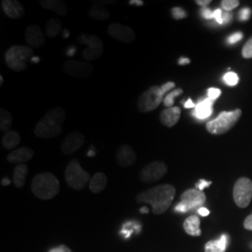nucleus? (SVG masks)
<instances>
[{
    "mask_svg": "<svg viewBox=\"0 0 252 252\" xmlns=\"http://www.w3.org/2000/svg\"><path fill=\"white\" fill-rule=\"evenodd\" d=\"M176 195V189L170 184H162L155 186L151 189L136 195L137 203L150 204L153 207V212L156 215H161L167 211L171 206Z\"/></svg>",
    "mask_w": 252,
    "mask_h": 252,
    "instance_id": "1",
    "label": "nucleus"
},
{
    "mask_svg": "<svg viewBox=\"0 0 252 252\" xmlns=\"http://www.w3.org/2000/svg\"><path fill=\"white\" fill-rule=\"evenodd\" d=\"M33 194L41 200L54 198L60 190V182L52 173H41L36 175L31 184Z\"/></svg>",
    "mask_w": 252,
    "mask_h": 252,
    "instance_id": "2",
    "label": "nucleus"
},
{
    "mask_svg": "<svg viewBox=\"0 0 252 252\" xmlns=\"http://www.w3.org/2000/svg\"><path fill=\"white\" fill-rule=\"evenodd\" d=\"M34 57V50L28 46L10 47L5 54L6 63L12 71L22 72L27 69L28 61Z\"/></svg>",
    "mask_w": 252,
    "mask_h": 252,
    "instance_id": "3",
    "label": "nucleus"
},
{
    "mask_svg": "<svg viewBox=\"0 0 252 252\" xmlns=\"http://www.w3.org/2000/svg\"><path fill=\"white\" fill-rule=\"evenodd\" d=\"M242 115V111L236 108L233 111H223L216 119L208 122L207 130L212 135H222L230 131Z\"/></svg>",
    "mask_w": 252,
    "mask_h": 252,
    "instance_id": "4",
    "label": "nucleus"
},
{
    "mask_svg": "<svg viewBox=\"0 0 252 252\" xmlns=\"http://www.w3.org/2000/svg\"><path fill=\"white\" fill-rule=\"evenodd\" d=\"M64 179L69 188L76 190L83 189L87 183L90 182V174L81 167L79 160L72 159L67 164L64 171Z\"/></svg>",
    "mask_w": 252,
    "mask_h": 252,
    "instance_id": "5",
    "label": "nucleus"
},
{
    "mask_svg": "<svg viewBox=\"0 0 252 252\" xmlns=\"http://www.w3.org/2000/svg\"><path fill=\"white\" fill-rule=\"evenodd\" d=\"M163 92L160 86L154 85L145 91L137 100V108L140 112H151L155 110L163 101Z\"/></svg>",
    "mask_w": 252,
    "mask_h": 252,
    "instance_id": "6",
    "label": "nucleus"
},
{
    "mask_svg": "<svg viewBox=\"0 0 252 252\" xmlns=\"http://www.w3.org/2000/svg\"><path fill=\"white\" fill-rule=\"evenodd\" d=\"M79 42L82 45L87 46L83 51V57L86 61L91 62L99 59L104 52V44L99 37L94 35L82 34L79 37Z\"/></svg>",
    "mask_w": 252,
    "mask_h": 252,
    "instance_id": "7",
    "label": "nucleus"
},
{
    "mask_svg": "<svg viewBox=\"0 0 252 252\" xmlns=\"http://www.w3.org/2000/svg\"><path fill=\"white\" fill-rule=\"evenodd\" d=\"M252 199V181L248 178H241L234 184V200L237 207H248Z\"/></svg>",
    "mask_w": 252,
    "mask_h": 252,
    "instance_id": "8",
    "label": "nucleus"
},
{
    "mask_svg": "<svg viewBox=\"0 0 252 252\" xmlns=\"http://www.w3.org/2000/svg\"><path fill=\"white\" fill-rule=\"evenodd\" d=\"M167 173V165L162 161L150 162L139 173V179L145 183H153L162 179Z\"/></svg>",
    "mask_w": 252,
    "mask_h": 252,
    "instance_id": "9",
    "label": "nucleus"
},
{
    "mask_svg": "<svg viewBox=\"0 0 252 252\" xmlns=\"http://www.w3.org/2000/svg\"><path fill=\"white\" fill-rule=\"evenodd\" d=\"M63 69L70 77L77 79H86L94 71V66L87 62L68 60L63 63Z\"/></svg>",
    "mask_w": 252,
    "mask_h": 252,
    "instance_id": "10",
    "label": "nucleus"
},
{
    "mask_svg": "<svg viewBox=\"0 0 252 252\" xmlns=\"http://www.w3.org/2000/svg\"><path fill=\"white\" fill-rule=\"evenodd\" d=\"M63 131V127L53 121L43 118L40 120L35 127V135L43 139H51L60 135Z\"/></svg>",
    "mask_w": 252,
    "mask_h": 252,
    "instance_id": "11",
    "label": "nucleus"
},
{
    "mask_svg": "<svg viewBox=\"0 0 252 252\" xmlns=\"http://www.w3.org/2000/svg\"><path fill=\"white\" fill-rule=\"evenodd\" d=\"M206 201L207 196L205 192L197 189H187L180 196V202L187 207L188 211L203 207Z\"/></svg>",
    "mask_w": 252,
    "mask_h": 252,
    "instance_id": "12",
    "label": "nucleus"
},
{
    "mask_svg": "<svg viewBox=\"0 0 252 252\" xmlns=\"http://www.w3.org/2000/svg\"><path fill=\"white\" fill-rule=\"evenodd\" d=\"M109 36L124 43H131L135 39V31L131 27L121 24H110L108 27Z\"/></svg>",
    "mask_w": 252,
    "mask_h": 252,
    "instance_id": "13",
    "label": "nucleus"
},
{
    "mask_svg": "<svg viewBox=\"0 0 252 252\" xmlns=\"http://www.w3.org/2000/svg\"><path fill=\"white\" fill-rule=\"evenodd\" d=\"M85 143V136L81 132H74L67 135L61 144V151L64 155H71L79 151Z\"/></svg>",
    "mask_w": 252,
    "mask_h": 252,
    "instance_id": "14",
    "label": "nucleus"
},
{
    "mask_svg": "<svg viewBox=\"0 0 252 252\" xmlns=\"http://www.w3.org/2000/svg\"><path fill=\"white\" fill-rule=\"evenodd\" d=\"M137 155L132 146L124 144L118 149L116 153V162L120 166L125 168L130 167L135 163Z\"/></svg>",
    "mask_w": 252,
    "mask_h": 252,
    "instance_id": "15",
    "label": "nucleus"
},
{
    "mask_svg": "<svg viewBox=\"0 0 252 252\" xmlns=\"http://www.w3.org/2000/svg\"><path fill=\"white\" fill-rule=\"evenodd\" d=\"M26 39L30 48H40L45 44L46 37L41 28L36 25L28 26L26 30Z\"/></svg>",
    "mask_w": 252,
    "mask_h": 252,
    "instance_id": "16",
    "label": "nucleus"
},
{
    "mask_svg": "<svg viewBox=\"0 0 252 252\" xmlns=\"http://www.w3.org/2000/svg\"><path fill=\"white\" fill-rule=\"evenodd\" d=\"M1 6L5 14L10 19L21 18L26 12L24 6L15 0H3L1 2Z\"/></svg>",
    "mask_w": 252,
    "mask_h": 252,
    "instance_id": "17",
    "label": "nucleus"
},
{
    "mask_svg": "<svg viewBox=\"0 0 252 252\" xmlns=\"http://www.w3.org/2000/svg\"><path fill=\"white\" fill-rule=\"evenodd\" d=\"M34 156V151L27 147H22L11 151L9 153L7 160L10 163H17V164H24L25 162L30 161Z\"/></svg>",
    "mask_w": 252,
    "mask_h": 252,
    "instance_id": "18",
    "label": "nucleus"
},
{
    "mask_svg": "<svg viewBox=\"0 0 252 252\" xmlns=\"http://www.w3.org/2000/svg\"><path fill=\"white\" fill-rule=\"evenodd\" d=\"M214 102H215L214 100L209 99L208 97L200 101L196 104L194 110L192 112V115L198 120H205L210 117L213 112L212 108H213Z\"/></svg>",
    "mask_w": 252,
    "mask_h": 252,
    "instance_id": "19",
    "label": "nucleus"
},
{
    "mask_svg": "<svg viewBox=\"0 0 252 252\" xmlns=\"http://www.w3.org/2000/svg\"><path fill=\"white\" fill-rule=\"evenodd\" d=\"M180 114L181 110L179 107L165 108L161 112L160 121L163 126L166 127H173L180 121Z\"/></svg>",
    "mask_w": 252,
    "mask_h": 252,
    "instance_id": "20",
    "label": "nucleus"
},
{
    "mask_svg": "<svg viewBox=\"0 0 252 252\" xmlns=\"http://www.w3.org/2000/svg\"><path fill=\"white\" fill-rule=\"evenodd\" d=\"M39 4L44 9L54 11L60 16H65L68 12L66 4L61 0H42L39 2Z\"/></svg>",
    "mask_w": 252,
    "mask_h": 252,
    "instance_id": "21",
    "label": "nucleus"
},
{
    "mask_svg": "<svg viewBox=\"0 0 252 252\" xmlns=\"http://www.w3.org/2000/svg\"><path fill=\"white\" fill-rule=\"evenodd\" d=\"M108 184V178L104 173L98 172L94 174L90 182H89V188L93 193H100L102 192Z\"/></svg>",
    "mask_w": 252,
    "mask_h": 252,
    "instance_id": "22",
    "label": "nucleus"
},
{
    "mask_svg": "<svg viewBox=\"0 0 252 252\" xmlns=\"http://www.w3.org/2000/svg\"><path fill=\"white\" fill-rule=\"evenodd\" d=\"M184 231L191 236H200L202 231L200 229V219L196 215L188 217L183 223Z\"/></svg>",
    "mask_w": 252,
    "mask_h": 252,
    "instance_id": "23",
    "label": "nucleus"
},
{
    "mask_svg": "<svg viewBox=\"0 0 252 252\" xmlns=\"http://www.w3.org/2000/svg\"><path fill=\"white\" fill-rule=\"evenodd\" d=\"M88 16L96 21H107L110 17V12L104 5L94 3L89 9Z\"/></svg>",
    "mask_w": 252,
    "mask_h": 252,
    "instance_id": "24",
    "label": "nucleus"
},
{
    "mask_svg": "<svg viewBox=\"0 0 252 252\" xmlns=\"http://www.w3.org/2000/svg\"><path fill=\"white\" fill-rule=\"evenodd\" d=\"M228 245V236L222 234L219 239L211 240L205 246V252H225Z\"/></svg>",
    "mask_w": 252,
    "mask_h": 252,
    "instance_id": "25",
    "label": "nucleus"
},
{
    "mask_svg": "<svg viewBox=\"0 0 252 252\" xmlns=\"http://www.w3.org/2000/svg\"><path fill=\"white\" fill-rule=\"evenodd\" d=\"M28 174V166L27 164H18L13 171V183L16 188H23L25 186L27 176Z\"/></svg>",
    "mask_w": 252,
    "mask_h": 252,
    "instance_id": "26",
    "label": "nucleus"
},
{
    "mask_svg": "<svg viewBox=\"0 0 252 252\" xmlns=\"http://www.w3.org/2000/svg\"><path fill=\"white\" fill-rule=\"evenodd\" d=\"M21 142V136L17 131L10 130L2 137V146L6 150L16 148Z\"/></svg>",
    "mask_w": 252,
    "mask_h": 252,
    "instance_id": "27",
    "label": "nucleus"
},
{
    "mask_svg": "<svg viewBox=\"0 0 252 252\" xmlns=\"http://www.w3.org/2000/svg\"><path fill=\"white\" fill-rule=\"evenodd\" d=\"M44 117L53 121V122L60 125V126H62V124H63V122L65 121L66 113H65L64 108H61V107H56V108H52L51 110H49L46 113Z\"/></svg>",
    "mask_w": 252,
    "mask_h": 252,
    "instance_id": "28",
    "label": "nucleus"
},
{
    "mask_svg": "<svg viewBox=\"0 0 252 252\" xmlns=\"http://www.w3.org/2000/svg\"><path fill=\"white\" fill-rule=\"evenodd\" d=\"M45 31L49 37H55L62 31V23L58 19H50L46 24Z\"/></svg>",
    "mask_w": 252,
    "mask_h": 252,
    "instance_id": "29",
    "label": "nucleus"
},
{
    "mask_svg": "<svg viewBox=\"0 0 252 252\" xmlns=\"http://www.w3.org/2000/svg\"><path fill=\"white\" fill-rule=\"evenodd\" d=\"M12 122L13 118L11 113L6 108H1L0 109V128L4 132H9L10 131V128L12 126Z\"/></svg>",
    "mask_w": 252,
    "mask_h": 252,
    "instance_id": "30",
    "label": "nucleus"
},
{
    "mask_svg": "<svg viewBox=\"0 0 252 252\" xmlns=\"http://www.w3.org/2000/svg\"><path fill=\"white\" fill-rule=\"evenodd\" d=\"M181 94H183L182 89H176V90L172 91L170 93H168L166 94V96L163 98V105L164 107L167 108H173L174 105V99L180 95Z\"/></svg>",
    "mask_w": 252,
    "mask_h": 252,
    "instance_id": "31",
    "label": "nucleus"
},
{
    "mask_svg": "<svg viewBox=\"0 0 252 252\" xmlns=\"http://www.w3.org/2000/svg\"><path fill=\"white\" fill-rule=\"evenodd\" d=\"M223 81L225 82L227 85L229 86H234L238 83L239 81V78L238 75L234 72H227L225 75L223 76Z\"/></svg>",
    "mask_w": 252,
    "mask_h": 252,
    "instance_id": "32",
    "label": "nucleus"
},
{
    "mask_svg": "<svg viewBox=\"0 0 252 252\" xmlns=\"http://www.w3.org/2000/svg\"><path fill=\"white\" fill-rule=\"evenodd\" d=\"M239 5L238 0H223L221 1V7L225 11H231L237 8Z\"/></svg>",
    "mask_w": 252,
    "mask_h": 252,
    "instance_id": "33",
    "label": "nucleus"
},
{
    "mask_svg": "<svg viewBox=\"0 0 252 252\" xmlns=\"http://www.w3.org/2000/svg\"><path fill=\"white\" fill-rule=\"evenodd\" d=\"M242 55L246 59L252 58V36L244 45L243 49H242Z\"/></svg>",
    "mask_w": 252,
    "mask_h": 252,
    "instance_id": "34",
    "label": "nucleus"
},
{
    "mask_svg": "<svg viewBox=\"0 0 252 252\" xmlns=\"http://www.w3.org/2000/svg\"><path fill=\"white\" fill-rule=\"evenodd\" d=\"M172 17L175 19V20H180V19L185 18L187 16V13L184 9L179 8V7H176V8H173L171 10Z\"/></svg>",
    "mask_w": 252,
    "mask_h": 252,
    "instance_id": "35",
    "label": "nucleus"
},
{
    "mask_svg": "<svg viewBox=\"0 0 252 252\" xmlns=\"http://www.w3.org/2000/svg\"><path fill=\"white\" fill-rule=\"evenodd\" d=\"M242 38H243V34L241 32H236L227 38V43L230 45H233L234 43L240 41Z\"/></svg>",
    "mask_w": 252,
    "mask_h": 252,
    "instance_id": "36",
    "label": "nucleus"
},
{
    "mask_svg": "<svg viewBox=\"0 0 252 252\" xmlns=\"http://www.w3.org/2000/svg\"><path fill=\"white\" fill-rule=\"evenodd\" d=\"M220 94H221V91L218 88H209L207 90V97L209 99L215 101L220 95Z\"/></svg>",
    "mask_w": 252,
    "mask_h": 252,
    "instance_id": "37",
    "label": "nucleus"
},
{
    "mask_svg": "<svg viewBox=\"0 0 252 252\" xmlns=\"http://www.w3.org/2000/svg\"><path fill=\"white\" fill-rule=\"evenodd\" d=\"M239 20L240 21H248L252 16V9L249 8H245L239 11Z\"/></svg>",
    "mask_w": 252,
    "mask_h": 252,
    "instance_id": "38",
    "label": "nucleus"
},
{
    "mask_svg": "<svg viewBox=\"0 0 252 252\" xmlns=\"http://www.w3.org/2000/svg\"><path fill=\"white\" fill-rule=\"evenodd\" d=\"M201 15L205 19L210 20V19L214 18V11H212L211 9L205 7V8H202V9H201Z\"/></svg>",
    "mask_w": 252,
    "mask_h": 252,
    "instance_id": "39",
    "label": "nucleus"
},
{
    "mask_svg": "<svg viewBox=\"0 0 252 252\" xmlns=\"http://www.w3.org/2000/svg\"><path fill=\"white\" fill-rule=\"evenodd\" d=\"M211 181H207V180H200L198 182L195 184V189H199V190H202L203 191V189H205V188H207V187H209L210 185H211Z\"/></svg>",
    "mask_w": 252,
    "mask_h": 252,
    "instance_id": "40",
    "label": "nucleus"
},
{
    "mask_svg": "<svg viewBox=\"0 0 252 252\" xmlns=\"http://www.w3.org/2000/svg\"><path fill=\"white\" fill-rule=\"evenodd\" d=\"M175 86H176L175 82H173V81H168V82H166V83L162 84V86H161V88H162L163 94H166V93H168L169 91H171L172 89H174V88H175Z\"/></svg>",
    "mask_w": 252,
    "mask_h": 252,
    "instance_id": "41",
    "label": "nucleus"
},
{
    "mask_svg": "<svg viewBox=\"0 0 252 252\" xmlns=\"http://www.w3.org/2000/svg\"><path fill=\"white\" fill-rule=\"evenodd\" d=\"M49 252H73L67 246L65 245H60L57 248H54L52 250H50Z\"/></svg>",
    "mask_w": 252,
    "mask_h": 252,
    "instance_id": "42",
    "label": "nucleus"
},
{
    "mask_svg": "<svg viewBox=\"0 0 252 252\" xmlns=\"http://www.w3.org/2000/svg\"><path fill=\"white\" fill-rule=\"evenodd\" d=\"M222 10L220 9H217L214 11V19L216 20L217 23L220 25H223V21H222Z\"/></svg>",
    "mask_w": 252,
    "mask_h": 252,
    "instance_id": "43",
    "label": "nucleus"
},
{
    "mask_svg": "<svg viewBox=\"0 0 252 252\" xmlns=\"http://www.w3.org/2000/svg\"><path fill=\"white\" fill-rule=\"evenodd\" d=\"M233 20V13L231 11H225L222 13V21L223 24H229Z\"/></svg>",
    "mask_w": 252,
    "mask_h": 252,
    "instance_id": "44",
    "label": "nucleus"
},
{
    "mask_svg": "<svg viewBox=\"0 0 252 252\" xmlns=\"http://www.w3.org/2000/svg\"><path fill=\"white\" fill-rule=\"evenodd\" d=\"M244 227L249 230V231H252V215L247 217V219L244 221Z\"/></svg>",
    "mask_w": 252,
    "mask_h": 252,
    "instance_id": "45",
    "label": "nucleus"
},
{
    "mask_svg": "<svg viewBox=\"0 0 252 252\" xmlns=\"http://www.w3.org/2000/svg\"><path fill=\"white\" fill-rule=\"evenodd\" d=\"M197 212H198L199 215L202 217H207L209 215V210L206 208V207H200L199 209H197Z\"/></svg>",
    "mask_w": 252,
    "mask_h": 252,
    "instance_id": "46",
    "label": "nucleus"
},
{
    "mask_svg": "<svg viewBox=\"0 0 252 252\" xmlns=\"http://www.w3.org/2000/svg\"><path fill=\"white\" fill-rule=\"evenodd\" d=\"M195 3H196L197 5H199V6L205 8V7H207L208 4L211 3V0H196Z\"/></svg>",
    "mask_w": 252,
    "mask_h": 252,
    "instance_id": "47",
    "label": "nucleus"
},
{
    "mask_svg": "<svg viewBox=\"0 0 252 252\" xmlns=\"http://www.w3.org/2000/svg\"><path fill=\"white\" fill-rule=\"evenodd\" d=\"M190 63V60L187 57H180L179 60V64L180 65H184V64H189Z\"/></svg>",
    "mask_w": 252,
    "mask_h": 252,
    "instance_id": "48",
    "label": "nucleus"
},
{
    "mask_svg": "<svg viewBox=\"0 0 252 252\" xmlns=\"http://www.w3.org/2000/svg\"><path fill=\"white\" fill-rule=\"evenodd\" d=\"M195 106H196V105H195V104L192 102V100L190 99V98L187 100V101L185 102V104H184V107H185L186 108H195Z\"/></svg>",
    "mask_w": 252,
    "mask_h": 252,
    "instance_id": "49",
    "label": "nucleus"
},
{
    "mask_svg": "<svg viewBox=\"0 0 252 252\" xmlns=\"http://www.w3.org/2000/svg\"><path fill=\"white\" fill-rule=\"evenodd\" d=\"M129 4L130 5H135V6H143L144 2L142 0H130Z\"/></svg>",
    "mask_w": 252,
    "mask_h": 252,
    "instance_id": "50",
    "label": "nucleus"
},
{
    "mask_svg": "<svg viewBox=\"0 0 252 252\" xmlns=\"http://www.w3.org/2000/svg\"><path fill=\"white\" fill-rule=\"evenodd\" d=\"M75 52H76V49L73 47V48H70L68 51H67V55L68 56H73L74 54H75Z\"/></svg>",
    "mask_w": 252,
    "mask_h": 252,
    "instance_id": "51",
    "label": "nucleus"
},
{
    "mask_svg": "<svg viewBox=\"0 0 252 252\" xmlns=\"http://www.w3.org/2000/svg\"><path fill=\"white\" fill-rule=\"evenodd\" d=\"M9 183H10V181H9V180H8L7 178H4V179L2 180V183H1V184H2V185H5V186H6V185H9Z\"/></svg>",
    "mask_w": 252,
    "mask_h": 252,
    "instance_id": "52",
    "label": "nucleus"
},
{
    "mask_svg": "<svg viewBox=\"0 0 252 252\" xmlns=\"http://www.w3.org/2000/svg\"><path fill=\"white\" fill-rule=\"evenodd\" d=\"M39 61H40V59L38 57H36V56L32 57V59H31V62H33L34 63H37Z\"/></svg>",
    "mask_w": 252,
    "mask_h": 252,
    "instance_id": "53",
    "label": "nucleus"
},
{
    "mask_svg": "<svg viewBox=\"0 0 252 252\" xmlns=\"http://www.w3.org/2000/svg\"><path fill=\"white\" fill-rule=\"evenodd\" d=\"M140 212L143 213V214H144V213H148V212H149V209H148V207H142V208L140 209Z\"/></svg>",
    "mask_w": 252,
    "mask_h": 252,
    "instance_id": "54",
    "label": "nucleus"
},
{
    "mask_svg": "<svg viewBox=\"0 0 252 252\" xmlns=\"http://www.w3.org/2000/svg\"><path fill=\"white\" fill-rule=\"evenodd\" d=\"M95 155V153H94V151H93V150H91L89 153H88V156H94Z\"/></svg>",
    "mask_w": 252,
    "mask_h": 252,
    "instance_id": "55",
    "label": "nucleus"
},
{
    "mask_svg": "<svg viewBox=\"0 0 252 252\" xmlns=\"http://www.w3.org/2000/svg\"><path fill=\"white\" fill-rule=\"evenodd\" d=\"M64 37H68L69 36V32L67 31V30H64V35H63Z\"/></svg>",
    "mask_w": 252,
    "mask_h": 252,
    "instance_id": "56",
    "label": "nucleus"
},
{
    "mask_svg": "<svg viewBox=\"0 0 252 252\" xmlns=\"http://www.w3.org/2000/svg\"><path fill=\"white\" fill-rule=\"evenodd\" d=\"M2 83H3V77L0 76V85H2Z\"/></svg>",
    "mask_w": 252,
    "mask_h": 252,
    "instance_id": "57",
    "label": "nucleus"
}]
</instances>
